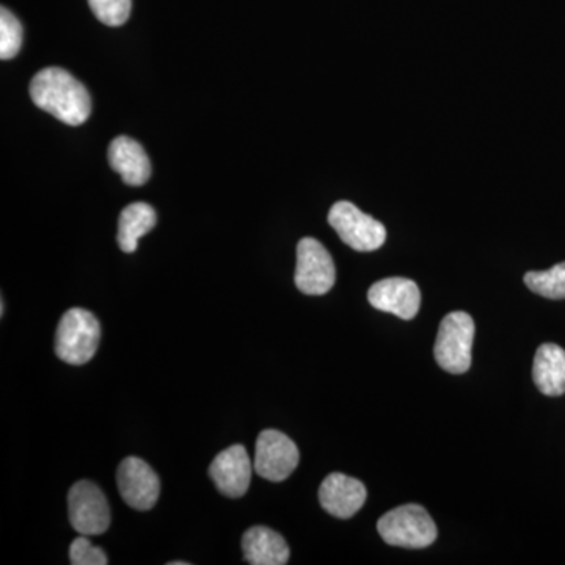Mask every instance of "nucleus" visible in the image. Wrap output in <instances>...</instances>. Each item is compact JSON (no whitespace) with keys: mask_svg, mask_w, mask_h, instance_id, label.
<instances>
[{"mask_svg":"<svg viewBox=\"0 0 565 565\" xmlns=\"http://www.w3.org/2000/svg\"><path fill=\"white\" fill-rule=\"evenodd\" d=\"M525 282L531 291L545 299H565V263L556 264L552 269L542 273H527Z\"/></svg>","mask_w":565,"mask_h":565,"instance_id":"17","label":"nucleus"},{"mask_svg":"<svg viewBox=\"0 0 565 565\" xmlns=\"http://www.w3.org/2000/svg\"><path fill=\"white\" fill-rule=\"evenodd\" d=\"M109 162L129 185H143L151 177V162L139 141L120 136L111 141Z\"/></svg>","mask_w":565,"mask_h":565,"instance_id":"13","label":"nucleus"},{"mask_svg":"<svg viewBox=\"0 0 565 565\" xmlns=\"http://www.w3.org/2000/svg\"><path fill=\"white\" fill-rule=\"evenodd\" d=\"M31 98L36 107L65 125L79 126L92 114L87 88L68 71L51 66L41 70L31 82Z\"/></svg>","mask_w":565,"mask_h":565,"instance_id":"1","label":"nucleus"},{"mask_svg":"<svg viewBox=\"0 0 565 565\" xmlns=\"http://www.w3.org/2000/svg\"><path fill=\"white\" fill-rule=\"evenodd\" d=\"M170 565H188V563H182V561H178V563H170Z\"/></svg>","mask_w":565,"mask_h":565,"instance_id":"21","label":"nucleus"},{"mask_svg":"<svg viewBox=\"0 0 565 565\" xmlns=\"http://www.w3.org/2000/svg\"><path fill=\"white\" fill-rule=\"evenodd\" d=\"M102 341V326L90 311L71 308L55 332V353L62 362L81 366L90 362Z\"/></svg>","mask_w":565,"mask_h":565,"instance_id":"2","label":"nucleus"},{"mask_svg":"<svg viewBox=\"0 0 565 565\" xmlns=\"http://www.w3.org/2000/svg\"><path fill=\"white\" fill-rule=\"evenodd\" d=\"M366 487L359 479L343 473H332L323 479L319 489V503L337 519H351L366 501Z\"/></svg>","mask_w":565,"mask_h":565,"instance_id":"12","label":"nucleus"},{"mask_svg":"<svg viewBox=\"0 0 565 565\" xmlns=\"http://www.w3.org/2000/svg\"><path fill=\"white\" fill-rule=\"evenodd\" d=\"M329 223L340 239L353 250L374 252L385 244V226L351 202L334 203L329 212Z\"/></svg>","mask_w":565,"mask_h":565,"instance_id":"5","label":"nucleus"},{"mask_svg":"<svg viewBox=\"0 0 565 565\" xmlns=\"http://www.w3.org/2000/svg\"><path fill=\"white\" fill-rule=\"evenodd\" d=\"M95 17L109 28H118L131 14V0H88Z\"/></svg>","mask_w":565,"mask_h":565,"instance_id":"19","label":"nucleus"},{"mask_svg":"<svg viewBox=\"0 0 565 565\" xmlns=\"http://www.w3.org/2000/svg\"><path fill=\"white\" fill-rule=\"evenodd\" d=\"M71 526L79 534L99 535L110 526V509L103 490L90 481H79L68 493Z\"/></svg>","mask_w":565,"mask_h":565,"instance_id":"7","label":"nucleus"},{"mask_svg":"<svg viewBox=\"0 0 565 565\" xmlns=\"http://www.w3.org/2000/svg\"><path fill=\"white\" fill-rule=\"evenodd\" d=\"M475 330L473 318L465 311L445 316L434 345L435 360L441 370L451 374H463L470 370Z\"/></svg>","mask_w":565,"mask_h":565,"instance_id":"4","label":"nucleus"},{"mask_svg":"<svg viewBox=\"0 0 565 565\" xmlns=\"http://www.w3.org/2000/svg\"><path fill=\"white\" fill-rule=\"evenodd\" d=\"M243 552L252 565H285L289 561L285 539L266 526H253L244 534Z\"/></svg>","mask_w":565,"mask_h":565,"instance_id":"14","label":"nucleus"},{"mask_svg":"<svg viewBox=\"0 0 565 565\" xmlns=\"http://www.w3.org/2000/svg\"><path fill=\"white\" fill-rule=\"evenodd\" d=\"M367 300L375 310L412 321L422 307V292L418 285L408 278H385L371 286Z\"/></svg>","mask_w":565,"mask_h":565,"instance_id":"10","label":"nucleus"},{"mask_svg":"<svg viewBox=\"0 0 565 565\" xmlns=\"http://www.w3.org/2000/svg\"><path fill=\"white\" fill-rule=\"evenodd\" d=\"M22 46V25L18 18L7 10L0 9V58L10 61L20 54Z\"/></svg>","mask_w":565,"mask_h":565,"instance_id":"18","label":"nucleus"},{"mask_svg":"<svg viewBox=\"0 0 565 565\" xmlns=\"http://www.w3.org/2000/svg\"><path fill=\"white\" fill-rule=\"evenodd\" d=\"M158 223V215L147 203H132L121 211L118 218V245L125 253L137 250L140 237L151 232Z\"/></svg>","mask_w":565,"mask_h":565,"instance_id":"16","label":"nucleus"},{"mask_svg":"<svg viewBox=\"0 0 565 565\" xmlns=\"http://www.w3.org/2000/svg\"><path fill=\"white\" fill-rule=\"evenodd\" d=\"M337 270L332 255L319 241L303 237L297 245L296 286L307 296H323L333 288Z\"/></svg>","mask_w":565,"mask_h":565,"instance_id":"6","label":"nucleus"},{"mask_svg":"<svg viewBox=\"0 0 565 565\" xmlns=\"http://www.w3.org/2000/svg\"><path fill=\"white\" fill-rule=\"evenodd\" d=\"M70 561L73 565H106L109 564L106 553L99 546L93 545L87 535L74 539L70 546Z\"/></svg>","mask_w":565,"mask_h":565,"instance_id":"20","label":"nucleus"},{"mask_svg":"<svg viewBox=\"0 0 565 565\" xmlns=\"http://www.w3.org/2000/svg\"><path fill=\"white\" fill-rule=\"evenodd\" d=\"M534 384L545 396L565 393V351L561 345L546 343L537 349L533 366Z\"/></svg>","mask_w":565,"mask_h":565,"instance_id":"15","label":"nucleus"},{"mask_svg":"<svg viewBox=\"0 0 565 565\" xmlns=\"http://www.w3.org/2000/svg\"><path fill=\"white\" fill-rule=\"evenodd\" d=\"M117 486L125 503L137 511H150L161 493L158 475L139 457L122 460L117 471Z\"/></svg>","mask_w":565,"mask_h":565,"instance_id":"9","label":"nucleus"},{"mask_svg":"<svg viewBox=\"0 0 565 565\" xmlns=\"http://www.w3.org/2000/svg\"><path fill=\"white\" fill-rule=\"evenodd\" d=\"M300 452L288 435L267 429L256 440L253 467L267 481L281 482L294 473L299 465Z\"/></svg>","mask_w":565,"mask_h":565,"instance_id":"8","label":"nucleus"},{"mask_svg":"<svg viewBox=\"0 0 565 565\" xmlns=\"http://www.w3.org/2000/svg\"><path fill=\"white\" fill-rule=\"evenodd\" d=\"M377 531L386 544L401 548H426L437 541V526L419 504H405L381 516Z\"/></svg>","mask_w":565,"mask_h":565,"instance_id":"3","label":"nucleus"},{"mask_svg":"<svg viewBox=\"0 0 565 565\" xmlns=\"http://www.w3.org/2000/svg\"><path fill=\"white\" fill-rule=\"evenodd\" d=\"M255 470L253 460L243 445H233L212 460L210 476L218 492L228 498L247 493Z\"/></svg>","mask_w":565,"mask_h":565,"instance_id":"11","label":"nucleus"}]
</instances>
